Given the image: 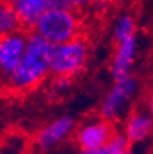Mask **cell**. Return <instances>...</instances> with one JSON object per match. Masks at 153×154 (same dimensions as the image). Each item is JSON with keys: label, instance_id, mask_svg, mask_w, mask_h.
<instances>
[{"label": "cell", "instance_id": "cell-1", "mask_svg": "<svg viewBox=\"0 0 153 154\" xmlns=\"http://www.w3.org/2000/svg\"><path fill=\"white\" fill-rule=\"evenodd\" d=\"M51 44L35 32L28 35L24 57L15 70L7 77L6 85L15 92H26L44 80L50 73Z\"/></svg>", "mask_w": 153, "mask_h": 154}, {"label": "cell", "instance_id": "cell-2", "mask_svg": "<svg viewBox=\"0 0 153 154\" xmlns=\"http://www.w3.org/2000/svg\"><path fill=\"white\" fill-rule=\"evenodd\" d=\"M80 18L72 8L46 10L36 22L33 32L43 37L51 45L62 44L79 37Z\"/></svg>", "mask_w": 153, "mask_h": 154}, {"label": "cell", "instance_id": "cell-3", "mask_svg": "<svg viewBox=\"0 0 153 154\" xmlns=\"http://www.w3.org/2000/svg\"><path fill=\"white\" fill-rule=\"evenodd\" d=\"M88 57V43L84 38L76 37L62 44L51 45L48 61L50 73L54 76L72 79L86 67Z\"/></svg>", "mask_w": 153, "mask_h": 154}, {"label": "cell", "instance_id": "cell-4", "mask_svg": "<svg viewBox=\"0 0 153 154\" xmlns=\"http://www.w3.org/2000/svg\"><path fill=\"white\" fill-rule=\"evenodd\" d=\"M139 92V81L134 76L115 81V85L101 103V117L106 121H117L130 113L131 105Z\"/></svg>", "mask_w": 153, "mask_h": 154}, {"label": "cell", "instance_id": "cell-5", "mask_svg": "<svg viewBox=\"0 0 153 154\" xmlns=\"http://www.w3.org/2000/svg\"><path fill=\"white\" fill-rule=\"evenodd\" d=\"M115 132L112 122L101 119L87 120L75 129V139L80 150H99Z\"/></svg>", "mask_w": 153, "mask_h": 154}, {"label": "cell", "instance_id": "cell-6", "mask_svg": "<svg viewBox=\"0 0 153 154\" xmlns=\"http://www.w3.org/2000/svg\"><path fill=\"white\" fill-rule=\"evenodd\" d=\"M76 129V120L72 116H61L39 129L35 146L40 151H50L65 142Z\"/></svg>", "mask_w": 153, "mask_h": 154}, {"label": "cell", "instance_id": "cell-7", "mask_svg": "<svg viewBox=\"0 0 153 154\" xmlns=\"http://www.w3.org/2000/svg\"><path fill=\"white\" fill-rule=\"evenodd\" d=\"M28 35L21 30L0 37V76L6 80L21 62Z\"/></svg>", "mask_w": 153, "mask_h": 154}, {"label": "cell", "instance_id": "cell-8", "mask_svg": "<svg viewBox=\"0 0 153 154\" xmlns=\"http://www.w3.org/2000/svg\"><path fill=\"white\" fill-rule=\"evenodd\" d=\"M138 52V40L137 37L127 38L124 42L117 43L115 55L112 59L110 73L113 80H123L126 77L131 76L134 62Z\"/></svg>", "mask_w": 153, "mask_h": 154}, {"label": "cell", "instance_id": "cell-9", "mask_svg": "<svg viewBox=\"0 0 153 154\" xmlns=\"http://www.w3.org/2000/svg\"><path fill=\"white\" fill-rule=\"evenodd\" d=\"M152 116L146 110H134L126 116L123 134L130 144H139L148 140L152 134Z\"/></svg>", "mask_w": 153, "mask_h": 154}, {"label": "cell", "instance_id": "cell-10", "mask_svg": "<svg viewBox=\"0 0 153 154\" xmlns=\"http://www.w3.org/2000/svg\"><path fill=\"white\" fill-rule=\"evenodd\" d=\"M13 7L21 28L33 29L42 14L47 10V0H6Z\"/></svg>", "mask_w": 153, "mask_h": 154}, {"label": "cell", "instance_id": "cell-11", "mask_svg": "<svg viewBox=\"0 0 153 154\" xmlns=\"http://www.w3.org/2000/svg\"><path fill=\"white\" fill-rule=\"evenodd\" d=\"M21 30V23L13 7L3 0L0 3V37Z\"/></svg>", "mask_w": 153, "mask_h": 154}, {"label": "cell", "instance_id": "cell-12", "mask_svg": "<svg viewBox=\"0 0 153 154\" xmlns=\"http://www.w3.org/2000/svg\"><path fill=\"white\" fill-rule=\"evenodd\" d=\"M135 32H137V22L131 14L124 13L116 19L113 26V37L117 43L135 37Z\"/></svg>", "mask_w": 153, "mask_h": 154}, {"label": "cell", "instance_id": "cell-13", "mask_svg": "<svg viewBox=\"0 0 153 154\" xmlns=\"http://www.w3.org/2000/svg\"><path fill=\"white\" fill-rule=\"evenodd\" d=\"M130 142L123 132H113L108 143L102 147L104 154H126L130 150Z\"/></svg>", "mask_w": 153, "mask_h": 154}, {"label": "cell", "instance_id": "cell-14", "mask_svg": "<svg viewBox=\"0 0 153 154\" xmlns=\"http://www.w3.org/2000/svg\"><path fill=\"white\" fill-rule=\"evenodd\" d=\"M69 90H70V79L55 76V80L51 84V94H54L55 96H61L65 95Z\"/></svg>", "mask_w": 153, "mask_h": 154}, {"label": "cell", "instance_id": "cell-15", "mask_svg": "<svg viewBox=\"0 0 153 154\" xmlns=\"http://www.w3.org/2000/svg\"><path fill=\"white\" fill-rule=\"evenodd\" d=\"M68 7L72 10H80V8H87L91 7L95 0H65Z\"/></svg>", "mask_w": 153, "mask_h": 154}, {"label": "cell", "instance_id": "cell-16", "mask_svg": "<svg viewBox=\"0 0 153 154\" xmlns=\"http://www.w3.org/2000/svg\"><path fill=\"white\" fill-rule=\"evenodd\" d=\"M57 10V8H69L65 0H47V10Z\"/></svg>", "mask_w": 153, "mask_h": 154}, {"label": "cell", "instance_id": "cell-17", "mask_svg": "<svg viewBox=\"0 0 153 154\" xmlns=\"http://www.w3.org/2000/svg\"><path fill=\"white\" fill-rule=\"evenodd\" d=\"M77 154H104V153H102V149H99V150H80Z\"/></svg>", "mask_w": 153, "mask_h": 154}, {"label": "cell", "instance_id": "cell-18", "mask_svg": "<svg viewBox=\"0 0 153 154\" xmlns=\"http://www.w3.org/2000/svg\"><path fill=\"white\" fill-rule=\"evenodd\" d=\"M3 154H21V151H19V150H13V149H11V150L4 151Z\"/></svg>", "mask_w": 153, "mask_h": 154}, {"label": "cell", "instance_id": "cell-19", "mask_svg": "<svg viewBox=\"0 0 153 154\" xmlns=\"http://www.w3.org/2000/svg\"><path fill=\"white\" fill-rule=\"evenodd\" d=\"M101 2H104L105 4H113V3H116V2H119V0H101Z\"/></svg>", "mask_w": 153, "mask_h": 154}, {"label": "cell", "instance_id": "cell-20", "mask_svg": "<svg viewBox=\"0 0 153 154\" xmlns=\"http://www.w3.org/2000/svg\"><path fill=\"white\" fill-rule=\"evenodd\" d=\"M126 154H135V153H134V151H132V150H131V149H130V150H128Z\"/></svg>", "mask_w": 153, "mask_h": 154}, {"label": "cell", "instance_id": "cell-21", "mask_svg": "<svg viewBox=\"0 0 153 154\" xmlns=\"http://www.w3.org/2000/svg\"><path fill=\"white\" fill-rule=\"evenodd\" d=\"M2 2H3V0H0V3H2Z\"/></svg>", "mask_w": 153, "mask_h": 154}]
</instances>
